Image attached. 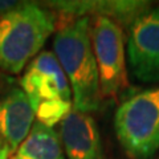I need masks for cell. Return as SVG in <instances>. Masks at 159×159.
Segmentation results:
<instances>
[{
    "label": "cell",
    "mask_w": 159,
    "mask_h": 159,
    "mask_svg": "<svg viewBox=\"0 0 159 159\" xmlns=\"http://www.w3.org/2000/svg\"><path fill=\"white\" fill-rule=\"evenodd\" d=\"M92 19H69L54 34L53 53L72 89L73 109L96 111L101 103L99 74L90 34Z\"/></svg>",
    "instance_id": "1"
},
{
    "label": "cell",
    "mask_w": 159,
    "mask_h": 159,
    "mask_svg": "<svg viewBox=\"0 0 159 159\" xmlns=\"http://www.w3.org/2000/svg\"><path fill=\"white\" fill-rule=\"evenodd\" d=\"M56 25L51 9L29 2L0 17V69L19 74L40 53Z\"/></svg>",
    "instance_id": "2"
},
{
    "label": "cell",
    "mask_w": 159,
    "mask_h": 159,
    "mask_svg": "<svg viewBox=\"0 0 159 159\" xmlns=\"http://www.w3.org/2000/svg\"><path fill=\"white\" fill-rule=\"evenodd\" d=\"M114 127L133 159H147L159 148V86L137 93L116 111Z\"/></svg>",
    "instance_id": "3"
},
{
    "label": "cell",
    "mask_w": 159,
    "mask_h": 159,
    "mask_svg": "<svg viewBox=\"0 0 159 159\" xmlns=\"http://www.w3.org/2000/svg\"><path fill=\"white\" fill-rule=\"evenodd\" d=\"M90 34L101 97L114 99L129 86L123 29L107 17H93Z\"/></svg>",
    "instance_id": "4"
},
{
    "label": "cell",
    "mask_w": 159,
    "mask_h": 159,
    "mask_svg": "<svg viewBox=\"0 0 159 159\" xmlns=\"http://www.w3.org/2000/svg\"><path fill=\"white\" fill-rule=\"evenodd\" d=\"M129 64L142 82L159 81V6L141 13L129 27Z\"/></svg>",
    "instance_id": "5"
},
{
    "label": "cell",
    "mask_w": 159,
    "mask_h": 159,
    "mask_svg": "<svg viewBox=\"0 0 159 159\" xmlns=\"http://www.w3.org/2000/svg\"><path fill=\"white\" fill-rule=\"evenodd\" d=\"M20 85L27 94L33 110L44 101L62 99L72 102L69 81L57 57L51 51L40 52L32 60L21 77Z\"/></svg>",
    "instance_id": "6"
},
{
    "label": "cell",
    "mask_w": 159,
    "mask_h": 159,
    "mask_svg": "<svg viewBox=\"0 0 159 159\" xmlns=\"http://www.w3.org/2000/svg\"><path fill=\"white\" fill-rule=\"evenodd\" d=\"M34 118V110L21 88H12L0 96V146L11 157L29 135Z\"/></svg>",
    "instance_id": "7"
},
{
    "label": "cell",
    "mask_w": 159,
    "mask_h": 159,
    "mask_svg": "<svg viewBox=\"0 0 159 159\" xmlns=\"http://www.w3.org/2000/svg\"><path fill=\"white\" fill-rule=\"evenodd\" d=\"M60 138L68 159H107L98 126L88 113L73 109L61 122Z\"/></svg>",
    "instance_id": "8"
},
{
    "label": "cell",
    "mask_w": 159,
    "mask_h": 159,
    "mask_svg": "<svg viewBox=\"0 0 159 159\" xmlns=\"http://www.w3.org/2000/svg\"><path fill=\"white\" fill-rule=\"evenodd\" d=\"M49 8L69 19L107 17L118 25H131L139 15L150 8L148 2L141 0H111V2H49Z\"/></svg>",
    "instance_id": "9"
},
{
    "label": "cell",
    "mask_w": 159,
    "mask_h": 159,
    "mask_svg": "<svg viewBox=\"0 0 159 159\" xmlns=\"http://www.w3.org/2000/svg\"><path fill=\"white\" fill-rule=\"evenodd\" d=\"M9 159H65L60 134L36 122L29 135Z\"/></svg>",
    "instance_id": "10"
},
{
    "label": "cell",
    "mask_w": 159,
    "mask_h": 159,
    "mask_svg": "<svg viewBox=\"0 0 159 159\" xmlns=\"http://www.w3.org/2000/svg\"><path fill=\"white\" fill-rule=\"evenodd\" d=\"M73 110V103L62 99H53V101L40 102L34 109L36 119L39 123L44 126L53 127L56 123L62 122L65 117Z\"/></svg>",
    "instance_id": "11"
},
{
    "label": "cell",
    "mask_w": 159,
    "mask_h": 159,
    "mask_svg": "<svg viewBox=\"0 0 159 159\" xmlns=\"http://www.w3.org/2000/svg\"><path fill=\"white\" fill-rule=\"evenodd\" d=\"M21 2H8V0H0V17H3L6 13L12 11L13 8H16Z\"/></svg>",
    "instance_id": "12"
},
{
    "label": "cell",
    "mask_w": 159,
    "mask_h": 159,
    "mask_svg": "<svg viewBox=\"0 0 159 159\" xmlns=\"http://www.w3.org/2000/svg\"><path fill=\"white\" fill-rule=\"evenodd\" d=\"M9 158H11V152L6 147L0 146V159H9Z\"/></svg>",
    "instance_id": "13"
}]
</instances>
